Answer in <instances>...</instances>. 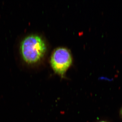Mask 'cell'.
<instances>
[{
    "label": "cell",
    "mask_w": 122,
    "mask_h": 122,
    "mask_svg": "<svg viewBox=\"0 0 122 122\" xmlns=\"http://www.w3.org/2000/svg\"><path fill=\"white\" fill-rule=\"evenodd\" d=\"M20 52L24 61L29 64L38 62L44 57L46 47L41 38L36 35L25 37L21 44Z\"/></svg>",
    "instance_id": "cell-1"
},
{
    "label": "cell",
    "mask_w": 122,
    "mask_h": 122,
    "mask_svg": "<svg viewBox=\"0 0 122 122\" xmlns=\"http://www.w3.org/2000/svg\"><path fill=\"white\" fill-rule=\"evenodd\" d=\"M121 114H122V110H121Z\"/></svg>",
    "instance_id": "cell-3"
},
{
    "label": "cell",
    "mask_w": 122,
    "mask_h": 122,
    "mask_svg": "<svg viewBox=\"0 0 122 122\" xmlns=\"http://www.w3.org/2000/svg\"><path fill=\"white\" fill-rule=\"evenodd\" d=\"M104 122V121H102V122Z\"/></svg>",
    "instance_id": "cell-4"
},
{
    "label": "cell",
    "mask_w": 122,
    "mask_h": 122,
    "mask_svg": "<svg viewBox=\"0 0 122 122\" xmlns=\"http://www.w3.org/2000/svg\"><path fill=\"white\" fill-rule=\"evenodd\" d=\"M72 59L70 51L65 48H57L53 52L50 59L51 66L57 74L63 78L72 64Z\"/></svg>",
    "instance_id": "cell-2"
}]
</instances>
